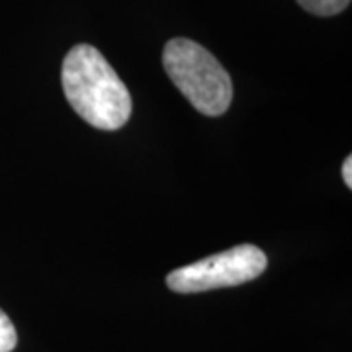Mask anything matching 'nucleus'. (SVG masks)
<instances>
[{
  "label": "nucleus",
  "instance_id": "f257e3e1",
  "mask_svg": "<svg viewBox=\"0 0 352 352\" xmlns=\"http://www.w3.org/2000/svg\"><path fill=\"white\" fill-rule=\"evenodd\" d=\"M61 85L71 108L92 127L113 131L127 124L129 90L96 47L80 43L67 53Z\"/></svg>",
  "mask_w": 352,
  "mask_h": 352
},
{
  "label": "nucleus",
  "instance_id": "f03ea898",
  "mask_svg": "<svg viewBox=\"0 0 352 352\" xmlns=\"http://www.w3.org/2000/svg\"><path fill=\"white\" fill-rule=\"evenodd\" d=\"M163 65L184 98L204 116H221L233 100V82L204 45L186 38L170 39L163 51Z\"/></svg>",
  "mask_w": 352,
  "mask_h": 352
},
{
  "label": "nucleus",
  "instance_id": "7ed1b4c3",
  "mask_svg": "<svg viewBox=\"0 0 352 352\" xmlns=\"http://www.w3.org/2000/svg\"><path fill=\"white\" fill-rule=\"evenodd\" d=\"M266 254L254 245H237L198 263L186 264L166 276V286L176 294H196L208 289L247 284L266 270Z\"/></svg>",
  "mask_w": 352,
  "mask_h": 352
},
{
  "label": "nucleus",
  "instance_id": "423d86ee",
  "mask_svg": "<svg viewBox=\"0 0 352 352\" xmlns=\"http://www.w3.org/2000/svg\"><path fill=\"white\" fill-rule=\"evenodd\" d=\"M342 178H344V184L352 188V157H346L342 163Z\"/></svg>",
  "mask_w": 352,
  "mask_h": 352
},
{
  "label": "nucleus",
  "instance_id": "20e7f679",
  "mask_svg": "<svg viewBox=\"0 0 352 352\" xmlns=\"http://www.w3.org/2000/svg\"><path fill=\"white\" fill-rule=\"evenodd\" d=\"M296 2L302 6L305 12L323 16V18L340 14L351 4V0H296Z\"/></svg>",
  "mask_w": 352,
  "mask_h": 352
},
{
  "label": "nucleus",
  "instance_id": "39448f33",
  "mask_svg": "<svg viewBox=\"0 0 352 352\" xmlns=\"http://www.w3.org/2000/svg\"><path fill=\"white\" fill-rule=\"evenodd\" d=\"M18 344L16 327L12 325L10 317L0 309V352H12Z\"/></svg>",
  "mask_w": 352,
  "mask_h": 352
}]
</instances>
